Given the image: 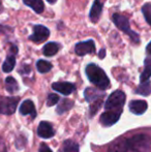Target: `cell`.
Wrapping results in <instances>:
<instances>
[{
    "label": "cell",
    "mask_w": 151,
    "mask_h": 152,
    "mask_svg": "<svg viewBox=\"0 0 151 152\" xmlns=\"http://www.w3.org/2000/svg\"><path fill=\"white\" fill-rule=\"evenodd\" d=\"M142 12L145 17L146 22L151 26V3H145L142 7Z\"/></svg>",
    "instance_id": "25"
},
{
    "label": "cell",
    "mask_w": 151,
    "mask_h": 152,
    "mask_svg": "<svg viewBox=\"0 0 151 152\" xmlns=\"http://www.w3.org/2000/svg\"><path fill=\"white\" fill-rule=\"evenodd\" d=\"M103 102H104V98H99V99H96L91 102L90 106H89V115H90V117H93L96 114V112L99 110V108L103 104Z\"/></svg>",
    "instance_id": "24"
},
{
    "label": "cell",
    "mask_w": 151,
    "mask_h": 152,
    "mask_svg": "<svg viewBox=\"0 0 151 152\" xmlns=\"http://www.w3.org/2000/svg\"><path fill=\"white\" fill-rule=\"evenodd\" d=\"M105 49H103V50L101 51V53H99V57H101V58H104V57H105Z\"/></svg>",
    "instance_id": "30"
},
{
    "label": "cell",
    "mask_w": 151,
    "mask_h": 152,
    "mask_svg": "<svg viewBox=\"0 0 151 152\" xmlns=\"http://www.w3.org/2000/svg\"><path fill=\"white\" fill-rule=\"evenodd\" d=\"M59 100V96L55 93H52L48 96V99H47V106L48 107H52L54 104H56Z\"/></svg>",
    "instance_id": "26"
},
{
    "label": "cell",
    "mask_w": 151,
    "mask_h": 152,
    "mask_svg": "<svg viewBox=\"0 0 151 152\" xmlns=\"http://www.w3.org/2000/svg\"><path fill=\"white\" fill-rule=\"evenodd\" d=\"M39 152H53V151L46 144H42L39 147Z\"/></svg>",
    "instance_id": "27"
},
{
    "label": "cell",
    "mask_w": 151,
    "mask_h": 152,
    "mask_svg": "<svg viewBox=\"0 0 151 152\" xmlns=\"http://www.w3.org/2000/svg\"><path fill=\"white\" fill-rule=\"evenodd\" d=\"M49 36H50V31L47 27L42 25H35L34 32L32 35L29 36V39L34 42H42L48 39Z\"/></svg>",
    "instance_id": "8"
},
{
    "label": "cell",
    "mask_w": 151,
    "mask_h": 152,
    "mask_svg": "<svg viewBox=\"0 0 151 152\" xmlns=\"http://www.w3.org/2000/svg\"><path fill=\"white\" fill-rule=\"evenodd\" d=\"M52 88L55 91L63 94V95H69L73 91L76 90L75 84L69 82H56L52 84Z\"/></svg>",
    "instance_id": "9"
},
{
    "label": "cell",
    "mask_w": 151,
    "mask_h": 152,
    "mask_svg": "<svg viewBox=\"0 0 151 152\" xmlns=\"http://www.w3.org/2000/svg\"><path fill=\"white\" fill-rule=\"evenodd\" d=\"M37 134L42 139H49L52 138L55 134V130L53 129L52 124L47 121H42L38 125L37 128Z\"/></svg>",
    "instance_id": "10"
},
{
    "label": "cell",
    "mask_w": 151,
    "mask_h": 152,
    "mask_svg": "<svg viewBox=\"0 0 151 152\" xmlns=\"http://www.w3.org/2000/svg\"><path fill=\"white\" fill-rule=\"evenodd\" d=\"M0 152H6L5 144H4V141L0 138Z\"/></svg>",
    "instance_id": "28"
},
{
    "label": "cell",
    "mask_w": 151,
    "mask_h": 152,
    "mask_svg": "<svg viewBox=\"0 0 151 152\" xmlns=\"http://www.w3.org/2000/svg\"><path fill=\"white\" fill-rule=\"evenodd\" d=\"M125 93L121 90L114 91L108 97L105 104V109L107 111H121L125 104Z\"/></svg>",
    "instance_id": "4"
},
{
    "label": "cell",
    "mask_w": 151,
    "mask_h": 152,
    "mask_svg": "<svg viewBox=\"0 0 151 152\" xmlns=\"http://www.w3.org/2000/svg\"><path fill=\"white\" fill-rule=\"evenodd\" d=\"M104 96H105L104 92H101L98 89L91 88V87L86 88L84 91V97L89 104H91V102L96 99H99V98H104Z\"/></svg>",
    "instance_id": "12"
},
{
    "label": "cell",
    "mask_w": 151,
    "mask_h": 152,
    "mask_svg": "<svg viewBox=\"0 0 151 152\" xmlns=\"http://www.w3.org/2000/svg\"><path fill=\"white\" fill-rule=\"evenodd\" d=\"M75 52L79 56H84L86 54H92L95 52V44L92 39L79 42L75 47Z\"/></svg>",
    "instance_id": "6"
},
{
    "label": "cell",
    "mask_w": 151,
    "mask_h": 152,
    "mask_svg": "<svg viewBox=\"0 0 151 152\" xmlns=\"http://www.w3.org/2000/svg\"><path fill=\"white\" fill-rule=\"evenodd\" d=\"M101 12H103V3L99 0H94L92 4V7H91V10L89 12V18L92 21L93 23H96L97 20L99 19L101 15Z\"/></svg>",
    "instance_id": "14"
},
{
    "label": "cell",
    "mask_w": 151,
    "mask_h": 152,
    "mask_svg": "<svg viewBox=\"0 0 151 152\" xmlns=\"http://www.w3.org/2000/svg\"><path fill=\"white\" fill-rule=\"evenodd\" d=\"M150 77H151V57H147L145 59V67H144L143 72L141 74L140 81H141V83H145L149 80Z\"/></svg>",
    "instance_id": "18"
},
{
    "label": "cell",
    "mask_w": 151,
    "mask_h": 152,
    "mask_svg": "<svg viewBox=\"0 0 151 152\" xmlns=\"http://www.w3.org/2000/svg\"><path fill=\"white\" fill-rule=\"evenodd\" d=\"M20 113L22 115H31V117L34 118L36 116V111H35V106L32 100H24L20 107Z\"/></svg>",
    "instance_id": "13"
},
{
    "label": "cell",
    "mask_w": 151,
    "mask_h": 152,
    "mask_svg": "<svg viewBox=\"0 0 151 152\" xmlns=\"http://www.w3.org/2000/svg\"><path fill=\"white\" fill-rule=\"evenodd\" d=\"M5 85H6V90L9 92V93H15L19 89L18 83H17V81L12 77H7L5 79Z\"/></svg>",
    "instance_id": "22"
},
{
    "label": "cell",
    "mask_w": 151,
    "mask_h": 152,
    "mask_svg": "<svg viewBox=\"0 0 151 152\" xmlns=\"http://www.w3.org/2000/svg\"><path fill=\"white\" fill-rule=\"evenodd\" d=\"M74 107V102L71 99H69V98H63L62 100H61L60 102H59V104L57 106V113L58 114H63V113L67 112V111H69L71 108Z\"/></svg>",
    "instance_id": "16"
},
{
    "label": "cell",
    "mask_w": 151,
    "mask_h": 152,
    "mask_svg": "<svg viewBox=\"0 0 151 152\" xmlns=\"http://www.w3.org/2000/svg\"><path fill=\"white\" fill-rule=\"evenodd\" d=\"M128 108L131 113L136 115H142L146 112L148 108V104L145 100L137 99V100H131L128 104Z\"/></svg>",
    "instance_id": "11"
},
{
    "label": "cell",
    "mask_w": 151,
    "mask_h": 152,
    "mask_svg": "<svg viewBox=\"0 0 151 152\" xmlns=\"http://www.w3.org/2000/svg\"><path fill=\"white\" fill-rule=\"evenodd\" d=\"M20 100V97L18 96H12V97H7V96L0 95V114L4 115H12L15 113L16 108L18 106V102Z\"/></svg>",
    "instance_id": "5"
},
{
    "label": "cell",
    "mask_w": 151,
    "mask_h": 152,
    "mask_svg": "<svg viewBox=\"0 0 151 152\" xmlns=\"http://www.w3.org/2000/svg\"><path fill=\"white\" fill-rule=\"evenodd\" d=\"M146 51H147V53L149 55H151V42L148 44V46H147V48H146Z\"/></svg>",
    "instance_id": "29"
},
{
    "label": "cell",
    "mask_w": 151,
    "mask_h": 152,
    "mask_svg": "<svg viewBox=\"0 0 151 152\" xmlns=\"http://www.w3.org/2000/svg\"><path fill=\"white\" fill-rule=\"evenodd\" d=\"M15 65H16V58H15V56H12V55L7 56L5 61L2 64V70L4 72H10L14 69Z\"/></svg>",
    "instance_id": "19"
},
{
    "label": "cell",
    "mask_w": 151,
    "mask_h": 152,
    "mask_svg": "<svg viewBox=\"0 0 151 152\" xmlns=\"http://www.w3.org/2000/svg\"><path fill=\"white\" fill-rule=\"evenodd\" d=\"M121 113V111H106L101 115L99 121L104 126H111L119 120Z\"/></svg>",
    "instance_id": "7"
},
{
    "label": "cell",
    "mask_w": 151,
    "mask_h": 152,
    "mask_svg": "<svg viewBox=\"0 0 151 152\" xmlns=\"http://www.w3.org/2000/svg\"><path fill=\"white\" fill-rule=\"evenodd\" d=\"M136 93L141 94V95H145V96L149 95L151 93V84L149 81H147V82H145V83H141V85L136 89Z\"/></svg>",
    "instance_id": "23"
},
{
    "label": "cell",
    "mask_w": 151,
    "mask_h": 152,
    "mask_svg": "<svg viewBox=\"0 0 151 152\" xmlns=\"http://www.w3.org/2000/svg\"><path fill=\"white\" fill-rule=\"evenodd\" d=\"M25 4L31 7L36 14H42L44 10V5L42 0H23Z\"/></svg>",
    "instance_id": "15"
},
{
    "label": "cell",
    "mask_w": 151,
    "mask_h": 152,
    "mask_svg": "<svg viewBox=\"0 0 151 152\" xmlns=\"http://www.w3.org/2000/svg\"><path fill=\"white\" fill-rule=\"evenodd\" d=\"M150 139L145 134H136L129 139L114 142L108 152H149Z\"/></svg>",
    "instance_id": "1"
},
{
    "label": "cell",
    "mask_w": 151,
    "mask_h": 152,
    "mask_svg": "<svg viewBox=\"0 0 151 152\" xmlns=\"http://www.w3.org/2000/svg\"><path fill=\"white\" fill-rule=\"evenodd\" d=\"M53 65L52 63H50L49 61L46 60H38L36 62V68L40 74H46V72H50L52 69Z\"/></svg>",
    "instance_id": "21"
},
{
    "label": "cell",
    "mask_w": 151,
    "mask_h": 152,
    "mask_svg": "<svg viewBox=\"0 0 151 152\" xmlns=\"http://www.w3.org/2000/svg\"><path fill=\"white\" fill-rule=\"evenodd\" d=\"M60 152H79V145L71 140H67L63 143Z\"/></svg>",
    "instance_id": "20"
},
{
    "label": "cell",
    "mask_w": 151,
    "mask_h": 152,
    "mask_svg": "<svg viewBox=\"0 0 151 152\" xmlns=\"http://www.w3.org/2000/svg\"><path fill=\"white\" fill-rule=\"evenodd\" d=\"M113 22L114 24L116 25V27L118 29H120L121 31H123L124 33H126L127 35H129V37L131 38L133 42H140V37L136 32H133L131 29V26H129V22L128 19L125 16L120 14H114L113 15Z\"/></svg>",
    "instance_id": "3"
},
{
    "label": "cell",
    "mask_w": 151,
    "mask_h": 152,
    "mask_svg": "<svg viewBox=\"0 0 151 152\" xmlns=\"http://www.w3.org/2000/svg\"><path fill=\"white\" fill-rule=\"evenodd\" d=\"M86 75L88 80L101 90H105L110 87V80L106 72L99 66L94 63H90L86 66Z\"/></svg>",
    "instance_id": "2"
},
{
    "label": "cell",
    "mask_w": 151,
    "mask_h": 152,
    "mask_svg": "<svg viewBox=\"0 0 151 152\" xmlns=\"http://www.w3.org/2000/svg\"><path fill=\"white\" fill-rule=\"evenodd\" d=\"M58 51H59V45L56 44V42H49V44L44 45V49H42V53L47 57L54 56Z\"/></svg>",
    "instance_id": "17"
},
{
    "label": "cell",
    "mask_w": 151,
    "mask_h": 152,
    "mask_svg": "<svg viewBox=\"0 0 151 152\" xmlns=\"http://www.w3.org/2000/svg\"><path fill=\"white\" fill-rule=\"evenodd\" d=\"M47 1H48V2H49V3H51V4H54V3H55V2H56V1H57V0H47Z\"/></svg>",
    "instance_id": "31"
}]
</instances>
